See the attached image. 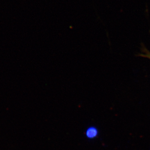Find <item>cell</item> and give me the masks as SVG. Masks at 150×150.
Listing matches in <instances>:
<instances>
[{
  "label": "cell",
  "instance_id": "obj_1",
  "mask_svg": "<svg viewBox=\"0 0 150 150\" xmlns=\"http://www.w3.org/2000/svg\"><path fill=\"white\" fill-rule=\"evenodd\" d=\"M98 129L95 126H91L90 127H88L87 129L85 132V134L87 137L89 139H94L95 137H97L98 135Z\"/></svg>",
  "mask_w": 150,
  "mask_h": 150
},
{
  "label": "cell",
  "instance_id": "obj_2",
  "mask_svg": "<svg viewBox=\"0 0 150 150\" xmlns=\"http://www.w3.org/2000/svg\"><path fill=\"white\" fill-rule=\"evenodd\" d=\"M144 52L145 53V54H139V56L143 57H145V58H149L150 59V53H149L148 51L147 50L145 49Z\"/></svg>",
  "mask_w": 150,
  "mask_h": 150
}]
</instances>
